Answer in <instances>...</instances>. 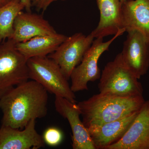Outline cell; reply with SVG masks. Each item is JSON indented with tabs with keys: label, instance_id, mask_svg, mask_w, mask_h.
Wrapping results in <instances>:
<instances>
[{
	"label": "cell",
	"instance_id": "30bf717a",
	"mask_svg": "<svg viewBox=\"0 0 149 149\" xmlns=\"http://www.w3.org/2000/svg\"><path fill=\"white\" fill-rule=\"evenodd\" d=\"M106 149H149V100L145 101L122 138Z\"/></svg>",
	"mask_w": 149,
	"mask_h": 149
},
{
	"label": "cell",
	"instance_id": "5bb4252c",
	"mask_svg": "<svg viewBox=\"0 0 149 149\" xmlns=\"http://www.w3.org/2000/svg\"><path fill=\"white\" fill-rule=\"evenodd\" d=\"M122 19L125 32H139L149 42V0H125Z\"/></svg>",
	"mask_w": 149,
	"mask_h": 149
},
{
	"label": "cell",
	"instance_id": "4fadbf2b",
	"mask_svg": "<svg viewBox=\"0 0 149 149\" xmlns=\"http://www.w3.org/2000/svg\"><path fill=\"white\" fill-rule=\"evenodd\" d=\"M139 110L117 120L87 128L95 149H106L120 140L133 123Z\"/></svg>",
	"mask_w": 149,
	"mask_h": 149
},
{
	"label": "cell",
	"instance_id": "3957f363",
	"mask_svg": "<svg viewBox=\"0 0 149 149\" xmlns=\"http://www.w3.org/2000/svg\"><path fill=\"white\" fill-rule=\"evenodd\" d=\"M29 79L40 83L48 92L76 103V96L59 66L48 56L27 60Z\"/></svg>",
	"mask_w": 149,
	"mask_h": 149
},
{
	"label": "cell",
	"instance_id": "d6986e66",
	"mask_svg": "<svg viewBox=\"0 0 149 149\" xmlns=\"http://www.w3.org/2000/svg\"><path fill=\"white\" fill-rule=\"evenodd\" d=\"M59 0H32V7H34L38 11L47 10L52 3ZM65 1L66 0H60Z\"/></svg>",
	"mask_w": 149,
	"mask_h": 149
},
{
	"label": "cell",
	"instance_id": "ac0fdd59",
	"mask_svg": "<svg viewBox=\"0 0 149 149\" xmlns=\"http://www.w3.org/2000/svg\"><path fill=\"white\" fill-rule=\"evenodd\" d=\"M45 143L51 146H58L63 139L62 133L58 128L51 127L45 131L43 137Z\"/></svg>",
	"mask_w": 149,
	"mask_h": 149
},
{
	"label": "cell",
	"instance_id": "277c9868",
	"mask_svg": "<svg viewBox=\"0 0 149 149\" xmlns=\"http://www.w3.org/2000/svg\"><path fill=\"white\" fill-rule=\"evenodd\" d=\"M138 80L125 65L119 53L102 71L99 91L120 96L143 95V86Z\"/></svg>",
	"mask_w": 149,
	"mask_h": 149
},
{
	"label": "cell",
	"instance_id": "e0dca14e",
	"mask_svg": "<svg viewBox=\"0 0 149 149\" xmlns=\"http://www.w3.org/2000/svg\"><path fill=\"white\" fill-rule=\"evenodd\" d=\"M24 9L20 0H13L0 7V44L10 39L13 34L15 20Z\"/></svg>",
	"mask_w": 149,
	"mask_h": 149
},
{
	"label": "cell",
	"instance_id": "ba28073f",
	"mask_svg": "<svg viewBox=\"0 0 149 149\" xmlns=\"http://www.w3.org/2000/svg\"><path fill=\"white\" fill-rule=\"evenodd\" d=\"M120 53L123 62L138 79L146 74L149 68V42L141 33L128 32Z\"/></svg>",
	"mask_w": 149,
	"mask_h": 149
},
{
	"label": "cell",
	"instance_id": "9c48e42d",
	"mask_svg": "<svg viewBox=\"0 0 149 149\" xmlns=\"http://www.w3.org/2000/svg\"><path fill=\"white\" fill-rule=\"evenodd\" d=\"M56 111L69 122L72 130L73 149H96L88 129L81 120V111L76 103L55 96Z\"/></svg>",
	"mask_w": 149,
	"mask_h": 149
},
{
	"label": "cell",
	"instance_id": "6da1fadb",
	"mask_svg": "<svg viewBox=\"0 0 149 149\" xmlns=\"http://www.w3.org/2000/svg\"><path fill=\"white\" fill-rule=\"evenodd\" d=\"M48 91L35 80L16 86L0 98L1 126L22 130L32 119L45 117Z\"/></svg>",
	"mask_w": 149,
	"mask_h": 149
},
{
	"label": "cell",
	"instance_id": "52a82bcc",
	"mask_svg": "<svg viewBox=\"0 0 149 149\" xmlns=\"http://www.w3.org/2000/svg\"><path fill=\"white\" fill-rule=\"evenodd\" d=\"M92 33L85 35L81 32L68 37L54 52L47 56L57 63L68 80L74 68L82 61L95 40Z\"/></svg>",
	"mask_w": 149,
	"mask_h": 149
},
{
	"label": "cell",
	"instance_id": "7402d4cb",
	"mask_svg": "<svg viewBox=\"0 0 149 149\" xmlns=\"http://www.w3.org/2000/svg\"><path fill=\"white\" fill-rule=\"evenodd\" d=\"M125 1V0H121V3H123Z\"/></svg>",
	"mask_w": 149,
	"mask_h": 149
},
{
	"label": "cell",
	"instance_id": "5b68a950",
	"mask_svg": "<svg viewBox=\"0 0 149 149\" xmlns=\"http://www.w3.org/2000/svg\"><path fill=\"white\" fill-rule=\"evenodd\" d=\"M12 39L0 44V98L29 78L27 60Z\"/></svg>",
	"mask_w": 149,
	"mask_h": 149
},
{
	"label": "cell",
	"instance_id": "7c38bea8",
	"mask_svg": "<svg viewBox=\"0 0 149 149\" xmlns=\"http://www.w3.org/2000/svg\"><path fill=\"white\" fill-rule=\"evenodd\" d=\"M56 33L54 27L42 15L22 11L15 20L10 39L16 43L22 42L37 36Z\"/></svg>",
	"mask_w": 149,
	"mask_h": 149
},
{
	"label": "cell",
	"instance_id": "2e32d148",
	"mask_svg": "<svg viewBox=\"0 0 149 149\" xmlns=\"http://www.w3.org/2000/svg\"><path fill=\"white\" fill-rule=\"evenodd\" d=\"M67 37L58 33L37 36L25 42L16 43V48L27 60L35 57L47 56L53 53Z\"/></svg>",
	"mask_w": 149,
	"mask_h": 149
},
{
	"label": "cell",
	"instance_id": "8fae6325",
	"mask_svg": "<svg viewBox=\"0 0 149 149\" xmlns=\"http://www.w3.org/2000/svg\"><path fill=\"white\" fill-rule=\"evenodd\" d=\"M36 120H30L22 130L1 126L0 149H38L45 146L43 137L36 130Z\"/></svg>",
	"mask_w": 149,
	"mask_h": 149
},
{
	"label": "cell",
	"instance_id": "9a60e30c",
	"mask_svg": "<svg viewBox=\"0 0 149 149\" xmlns=\"http://www.w3.org/2000/svg\"><path fill=\"white\" fill-rule=\"evenodd\" d=\"M100 11L97 26L92 32L95 38L114 35L123 28L121 0H96Z\"/></svg>",
	"mask_w": 149,
	"mask_h": 149
},
{
	"label": "cell",
	"instance_id": "ffe728a7",
	"mask_svg": "<svg viewBox=\"0 0 149 149\" xmlns=\"http://www.w3.org/2000/svg\"><path fill=\"white\" fill-rule=\"evenodd\" d=\"M20 1L24 5V9L26 12H31L32 7V0H20Z\"/></svg>",
	"mask_w": 149,
	"mask_h": 149
},
{
	"label": "cell",
	"instance_id": "7a4b0ae2",
	"mask_svg": "<svg viewBox=\"0 0 149 149\" xmlns=\"http://www.w3.org/2000/svg\"><path fill=\"white\" fill-rule=\"evenodd\" d=\"M145 102L143 95L120 96L100 93L77 105L81 111L83 124L88 128L138 111Z\"/></svg>",
	"mask_w": 149,
	"mask_h": 149
},
{
	"label": "cell",
	"instance_id": "44dd1931",
	"mask_svg": "<svg viewBox=\"0 0 149 149\" xmlns=\"http://www.w3.org/2000/svg\"><path fill=\"white\" fill-rule=\"evenodd\" d=\"M13 0H0V7L5 5Z\"/></svg>",
	"mask_w": 149,
	"mask_h": 149
},
{
	"label": "cell",
	"instance_id": "8992f818",
	"mask_svg": "<svg viewBox=\"0 0 149 149\" xmlns=\"http://www.w3.org/2000/svg\"><path fill=\"white\" fill-rule=\"evenodd\" d=\"M125 32V29L120 30L107 42H104L103 38L94 40L82 61L74 68L70 75V88L74 93L88 90L89 82L100 79L101 73L98 66L99 59L105 52L108 50L114 40Z\"/></svg>",
	"mask_w": 149,
	"mask_h": 149
}]
</instances>
